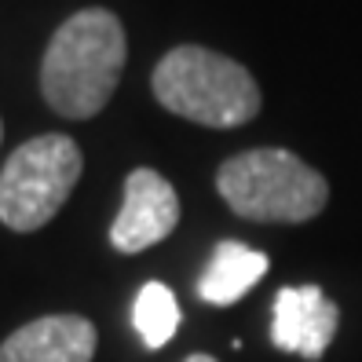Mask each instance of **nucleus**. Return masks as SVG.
<instances>
[{"mask_svg": "<svg viewBox=\"0 0 362 362\" xmlns=\"http://www.w3.org/2000/svg\"><path fill=\"white\" fill-rule=\"evenodd\" d=\"M129 59V37L110 8H81L62 23L40 59V95L59 117L88 121L106 110Z\"/></svg>", "mask_w": 362, "mask_h": 362, "instance_id": "f257e3e1", "label": "nucleus"}, {"mask_svg": "<svg viewBox=\"0 0 362 362\" xmlns=\"http://www.w3.org/2000/svg\"><path fill=\"white\" fill-rule=\"evenodd\" d=\"M151 92L168 114L205 129H242L260 114V84L238 59L202 45H180L158 59Z\"/></svg>", "mask_w": 362, "mask_h": 362, "instance_id": "f03ea898", "label": "nucleus"}, {"mask_svg": "<svg viewBox=\"0 0 362 362\" xmlns=\"http://www.w3.org/2000/svg\"><path fill=\"white\" fill-rule=\"evenodd\" d=\"M216 194L249 223H308L329 202V180L286 146H252L216 168Z\"/></svg>", "mask_w": 362, "mask_h": 362, "instance_id": "7ed1b4c3", "label": "nucleus"}, {"mask_svg": "<svg viewBox=\"0 0 362 362\" xmlns=\"http://www.w3.org/2000/svg\"><path fill=\"white\" fill-rule=\"evenodd\" d=\"M84 173V154L77 139L45 132L26 139L8 154L0 168V223L15 234L40 230L70 202Z\"/></svg>", "mask_w": 362, "mask_h": 362, "instance_id": "20e7f679", "label": "nucleus"}, {"mask_svg": "<svg viewBox=\"0 0 362 362\" xmlns=\"http://www.w3.org/2000/svg\"><path fill=\"white\" fill-rule=\"evenodd\" d=\"M180 227V194L158 168H132L124 180V198L110 223V245L136 257L161 245Z\"/></svg>", "mask_w": 362, "mask_h": 362, "instance_id": "39448f33", "label": "nucleus"}, {"mask_svg": "<svg viewBox=\"0 0 362 362\" xmlns=\"http://www.w3.org/2000/svg\"><path fill=\"white\" fill-rule=\"evenodd\" d=\"M340 326V308L326 296L322 286H282L271 304V344L286 355L318 362Z\"/></svg>", "mask_w": 362, "mask_h": 362, "instance_id": "423d86ee", "label": "nucleus"}, {"mask_svg": "<svg viewBox=\"0 0 362 362\" xmlns=\"http://www.w3.org/2000/svg\"><path fill=\"white\" fill-rule=\"evenodd\" d=\"M95 344L99 333L84 315H40L0 344V362H92Z\"/></svg>", "mask_w": 362, "mask_h": 362, "instance_id": "0eeeda50", "label": "nucleus"}, {"mask_svg": "<svg viewBox=\"0 0 362 362\" xmlns=\"http://www.w3.org/2000/svg\"><path fill=\"white\" fill-rule=\"evenodd\" d=\"M267 271H271L267 252L252 249L238 238H223V242H216L205 271L198 274V296L212 308H230V304H238Z\"/></svg>", "mask_w": 362, "mask_h": 362, "instance_id": "6e6552de", "label": "nucleus"}, {"mask_svg": "<svg viewBox=\"0 0 362 362\" xmlns=\"http://www.w3.org/2000/svg\"><path fill=\"white\" fill-rule=\"evenodd\" d=\"M183 322V311H180V300L176 293L168 289L165 282H146L139 293H136V304H132V326L139 333V340L151 351L165 348L168 340L176 337Z\"/></svg>", "mask_w": 362, "mask_h": 362, "instance_id": "1a4fd4ad", "label": "nucleus"}, {"mask_svg": "<svg viewBox=\"0 0 362 362\" xmlns=\"http://www.w3.org/2000/svg\"><path fill=\"white\" fill-rule=\"evenodd\" d=\"M183 362H220L216 355H209V351H194V355H187Z\"/></svg>", "mask_w": 362, "mask_h": 362, "instance_id": "9d476101", "label": "nucleus"}, {"mask_svg": "<svg viewBox=\"0 0 362 362\" xmlns=\"http://www.w3.org/2000/svg\"><path fill=\"white\" fill-rule=\"evenodd\" d=\"M0 139H4V121H0Z\"/></svg>", "mask_w": 362, "mask_h": 362, "instance_id": "9b49d317", "label": "nucleus"}]
</instances>
